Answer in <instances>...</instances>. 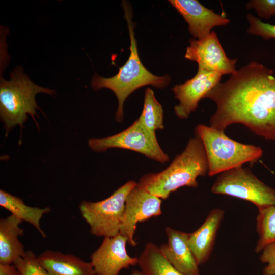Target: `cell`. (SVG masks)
I'll return each mask as SVG.
<instances>
[{"label":"cell","instance_id":"1","mask_svg":"<svg viewBox=\"0 0 275 275\" xmlns=\"http://www.w3.org/2000/svg\"><path fill=\"white\" fill-rule=\"evenodd\" d=\"M273 71L251 62L219 82L205 98L213 101L216 109L210 126L225 131L240 123L267 140L275 141V77Z\"/></svg>","mask_w":275,"mask_h":275},{"label":"cell","instance_id":"2","mask_svg":"<svg viewBox=\"0 0 275 275\" xmlns=\"http://www.w3.org/2000/svg\"><path fill=\"white\" fill-rule=\"evenodd\" d=\"M208 163L205 148L198 137L190 138L184 150L177 155L164 170L144 174L137 185L161 199L183 187H197V179L208 173Z\"/></svg>","mask_w":275,"mask_h":275},{"label":"cell","instance_id":"3","mask_svg":"<svg viewBox=\"0 0 275 275\" xmlns=\"http://www.w3.org/2000/svg\"><path fill=\"white\" fill-rule=\"evenodd\" d=\"M130 40V55L126 63L119 67L118 73L113 77L105 78L95 74L92 79L91 86L94 91L105 88L111 90L116 95L118 106L116 112V120L121 122L123 120V105L127 98L135 90L146 85H152L156 88H163L171 81L168 75L156 76L152 74L141 62L137 48L132 21V11L126 2H123Z\"/></svg>","mask_w":275,"mask_h":275},{"label":"cell","instance_id":"4","mask_svg":"<svg viewBox=\"0 0 275 275\" xmlns=\"http://www.w3.org/2000/svg\"><path fill=\"white\" fill-rule=\"evenodd\" d=\"M40 93L53 95L56 91L33 82L18 66L10 73V79L1 78L0 117L6 136L16 126L20 128L27 121L28 115L35 121L36 110L39 108L35 97Z\"/></svg>","mask_w":275,"mask_h":275},{"label":"cell","instance_id":"5","mask_svg":"<svg viewBox=\"0 0 275 275\" xmlns=\"http://www.w3.org/2000/svg\"><path fill=\"white\" fill-rule=\"evenodd\" d=\"M195 135L204 145L209 176L242 166L245 163L253 164L263 155L259 146L238 142L227 136L224 131L210 126L198 124L195 129Z\"/></svg>","mask_w":275,"mask_h":275},{"label":"cell","instance_id":"6","mask_svg":"<svg viewBox=\"0 0 275 275\" xmlns=\"http://www.w3.org/2000/svg\"><path fill=\"white\" fill-rule=\"evenodd\" d=\"M136 184L134 181L129 180L103 200L84 201L80 204V212L91 234L104 238L119 234L126 198Z\"/></svg>","mask_w":275,"mask_h":275},{"label":"cell","instance_id":"7","mask_svg":"<svg viewBox=\"0 0 275 275\" xmlns=\"http://www.w3.org/2000/svg\"><path fill=\"white\" fill-rule=\"evenodd\" d=\"M211 191L249 201L258 209L275 205V189L261 181L250 169L242 166L219 174Z\"/></svg>","mask_w":275,"mask_h":275},{"label":"cell","instance_id":"8","mask_svg":"<svg viewBox=\"0 0 275 275\" xmlns=\"http://www.w3.org/2000/svg\"><path fill=\"white\" fill-rule=\"evenodd\" d=\"M92 150L104 152L111 148H121L134 151L147 157L165 163L169 155L160 147L156 134L146 129L137 119L123 131L103 138H91L88 141Z\"/></svg>","mask_w":275,"mask_h":275},{"label":"cell","instance_id":"9","mask_svg":"<svg viewBox=\"0 0 275 275\" xmlns=\"http://www.w3.org/2000/svg\"><path fill=\"white\" fill-rule=\"evenodd\" d=\"M189 43L184 57L196 62L198 69L222 75L233 74L237 71V59H231L227 56L214 31L201 39H190Z\"/></svg>","mask_w":275,"mask_h":275},{"label":"cell","instance_id":"10","mask_svg":"<svg viewBox=\"0 0 275 275\" xmlns=\"http://www.w3.org/2000/svg\"><path fill=\"white\" fill-rule=\"evenodd\" d=\"M161 199L139 187L137 184L128 194L120 226V234L127 239V243L134 247L138 243L134 236L139 222L162 214Z\"/></svg>","mask_w":275,"mask_h":275},{"label":"cell","instance_id":"11","mask_svg":"<svg viewBox=\"0 0 275 275\" xmlns=\"http://www.w3.org/2000/svg\"><path fill=\"white\" fill-rule=\"evenodd\" d=\"M127 238L120 233L104 237L101 245L90 256L96 275H118L123 269L138 264V257L128 255Z\"/></svg>","mask_w":275,"mask_h":275},{"label":"cell","instance_id":"12","mask_svg":"<svg viewBox=\"0 0 275 275\" xmlns=\"http://www.w3.org/2000/svg\"><path fill=\"white\" fill-rule=\"evenodd\" d=\"M222 76L218 73L198 69L192 78L173 87L172 91L179 101L174 107L176 116L182 119L188 118L198 107L199 101L220 82Z\"/></svg>","mask_w":275,"mask_h":275},{"label":"cell","instance_id":"13","mask_svg":"<svg viewBox=\"0 0 275 275\" xmlns=\"http://www.w3.org/2000/svg\"><path fill=\"white\" fill-rule=\"evenodd\" d=\"M170 3L183 17L194 39L208 35L215 26H225L230 20L223 15L215 13L197 0H170Z\"/></svg>","mask_w":275,"mask_h":275},{"label":"cell","instance_id":"14","mask_svg":"<svg viewBox=\"0 0 275 275\" xmlns=\"http://www.w3.org/2000/svg\"><path fill=\"white\" fill-rule=\"evenodd\" d=\"M165 233L168 241L159 246L164 256L184 274L200 275L199 265L188 244L189 233L170 227L165 228Z\"/></svg>","mask_w":275,"mask_h":275},{"label":"cell","instance_id":"15","mask_svg":"<svg viewBox=\"0 0 275 275\" xmlns=\"http://www.w3.org/2000/svg\"><path fill=\"white\" fill-rule=\"evenodd\" d=\"M224 214L222 209H213L202 225L189 233L188 244L199 266L207 262L210 256Z\"/></svg>","mask_w":275,"mask_h":275},{"label":"cell","instance_id":"16","mask_svg":"<svg viewBox=\"0 0 275 275\" xmlns=\"http://www.w3.org/2000/svg\"><path fill=\"white\" fill-rule=\"evenodd\" d=\"M37 258L48 275H96L90 262L72 254L47 250Z\"/></svg>","mask_w":275,"mask_h":275},{"label":"cell","instance_id":"17","mask_svg":"<svg viewBox=\"0 0 275 275\" xmlns=\"http://www.w3.org/2000/svg\"><path fill=\"white\" fill-rule=\"evenodd\" d=\"M22 221L10 214L0 219V264H14L26 251L19 237L24 235Z\"/></svg>","mask_w":275,"mask_h":275},{"label":"cell","instance_id":"18","mask_svg":"<svg viewBox=\"0 0 275 275\" xmlns=\"http://www.w3.org/2000/svg\"><path fill=\"white\" fill-rule=\"evenodd\" d=\"M0 206L22 222L31 224L42 237H46V234L40 226V221L44 214L50 212L49 207L39 208L28 206L20 198L2 189L0 190Z\"/></svg>","mask_w":275,"mask_h":275},{"label":"cell","instance_id":"19","mask_svg":"<svg viewBox=\"0 0 275 275\" xmlns=\"http://www.w3.org/2000/svg\"><path fill=\"white\" fill-rule=\"evenodd\" d=\"M138 258L144 275H185L172 265L153 243H147Z\"/></svg>","mask_w":275,"mask_h":275},{"label":"cell","instance_id":"20","mask_svg":"<svg viewBox=\"0 0 275 275\" xmlns=\"http://www.w3.org/2000/svg\"><path fill=\"white\" fill-rule=\"evenodd\" d=\"M138 119L151 132L155 133L156 130L164 128L163 108L151 88L145 90L143 109Z\"/></svg>","mask_w":275,"mask_h":275},{"label":"cell","instance_id":"21","mask_svg":"<svg viewBox=\"0 0 275 275\" xmlns=\"http://www.w3.org/2000/svg\"><path fill=\"white\" fill-rule=\"evenodd\" d=\"M256 217V230L258 239L255 251L261 252L267 244L275 242V205L258 209Z\"/></svg>","mask_w":275,"mask_h":275},{"label":"cell","instance_id":"22","mask_svg":"<svg viewBox=\"0 0 275 275\" xmlns=\"http://www.w3.org/2000/svg\"><path fill=\"white\" fill-rule=\"evenodd\" d=\"M14 264L21 275H48L38 262L37 256L31 251L18 259Z\"/></svg>","mask_w":275,"mask_h":275},{"label":"cell","instance_id":"23","mask_svg":"<svg viewBox=\"0 0 275 275\" xmlns=\"http://www.w3.org/2000/svg\"><path fill=\"white\" fill-rule=\"evenodd\" d=\"M247 18L250 24L247 30L249 34L260 36L264 39H275V25L264 23L251 14L247 15Z\"/></svg>","mask_w":275,"mask_h":275},{"label":"cell","instance_id":"24","mask_svg":"<svg viewBox=\"0 0 275 275\" xmlns=\"http://www.w3.org/2000/svg\"><path fill=\"white\" fill-rule=\"evenodd\" d=\"M246 7L248 9L253 8L259 17L265 19L275 16V0H252Z\"/></svg>","mask_w":275,"mask_h":275},{"label":"cell","instance_id":"25","mask_svg":"<svg viewBox=\"0 0 275 275\" xmlns=\"http://www.w3.org/2000/svg\"><path fill=\"white\" fill-rule=\"evenodd\" d=\"M260 253V261L266 264L262 275H275V242L267 244Z\"/></svg>","mask_w":275,"mask_h":275},{"label":"cell","instance_id":"26","mask_svg":"<svg viewBox=\"0 0 275 275\" xmlns=\"http://www.w3.org/2000/svg\"><path fill=\"white\" fill-rule=\"evenodd\" d=\"M0 275H21L14 264H0Z\"/></svg>","mask_w":275,"mask_h":275},{"label":"cell","instance_id":"27","mask_svg":"<svg viewBox=\"0 0 275 275\" xmlns=\"http://www.w3.org/2000/svg\"><path fill=\"white\" fill-rule=\"evenodd\" d=\"M129 275H144L141 271L134 270Z\"/></svg>","mask_w":275,"mask_h":275}]
</instances>
